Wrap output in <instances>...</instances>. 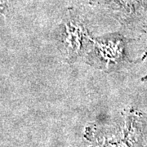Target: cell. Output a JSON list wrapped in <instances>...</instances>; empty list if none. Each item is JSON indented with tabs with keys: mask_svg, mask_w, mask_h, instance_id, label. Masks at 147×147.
I'll return each mask as SVG.
<instances>
[{
	"mask_svg": "<svg viewBox=\"0 0 147 147\" xmlns=\"http://www.w3.org/2000/svg\"><path fill=\"white\" fill-rule=\"evenodd\" d=\"M92 39L85 21L73 14L65 17L56 30L58 48L69 62L85 56Z\"/></svg>",
	"mask_w": 147,
	"mask_h": 147,
	"instance_id": "7a4b0ae2",
	"label": "cell"
},
{
	"mask_svg": "<svg viewBox=\"0 0 147 147\" xmlns=\"http://www.w3.org/2000/svg\"><path fill=\"white\" fill-rule=\"evenodd\" d=\"M7 3V0H0V11L6 9Z\"/></svg>",
	"mask_w": 147,
	"mask_h": 147,
	"instance_id": "3957f363",
	"label": "cell"
},
{
	"mask_svg": "<svg viewBox=\"0 0 147 147\" xmlns=\"http://www.w3.org/2000/svg\"><path fill=\"white\" fill-rule=\"evenodd\" d=\"M127 47V39L119 33L95 38L85 55V61L106 73L119 71L130 62Z\"/></svg>",
	"mask_w": 147,
	"mask_h": 147,
	"instance_id": "6da1fadb",
	"label": "cell"
}]
</instances>
